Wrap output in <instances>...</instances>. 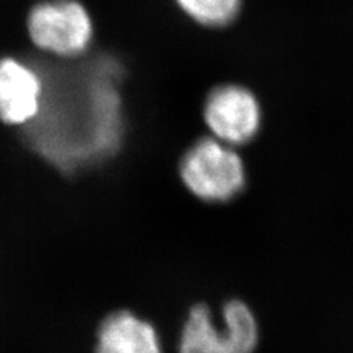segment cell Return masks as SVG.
I'll return each instance as SVG.
<instances>
[{
    "instance_id": "6da1fadb",
    "label": "cell",
    "mask_w": 353,
    "mask_h": 353,
    "mask_svg": "<svg viewBox=\"0 0 353 353\" xmlns=\"http://www.w3.org/2000/svg\"><path fill=\"white\" fill-rule=\"evenodd\" d=\"M184 187L199 201L227 203L245 190L246 165L237 148L202 137L184 152L179 165Z\"/></svg>"
},
{
    "instance_id": "7a4b0ae2",
    "label": "cell",
    "mask_w": 353,
    "mask_h": 353,
    "mask_svg": "<svg viewBox=\"0 0 353 353\" xmlns=\"http://www.w3.org/2000/svg\"><path fill=\"white\" fill-rule=\"evenodd\" d=\"M27 32L41 52L72 59L92 46L94 26L90 12L79 0H41L30 9Z\"/></svg>"
},
{
    "instance_id": "277c9868",
    "label": "cell",
    "mask_w": 353,
    "mask_h": 353,
    "mask_svg": "<svg viewBox=\"0 0 353 353\" xmlns=\"http://www.w3.org/2000/svg\"><path fill=\"white\" fill-rule=\"evenodd\" d=\"M202 114L211 136L233 148L255 140L263 118L258 96L246 85L234 83L212 88Z\"/></svg>"
},
{
    "instance_id": "8992f818",
    "label": "cell",
    "mask_w": 353,
    "mask_h": 353,
    "mask_svg": "<svg viewBox=\"0 0 353 353\" xmlns=\"http://www.w3.org/2000/svg\"><path fill=\"white\" fill-rule=\"evenodd\" d=\"M96 353H162L157 330L128 311L109 315L97 331Z\"/></svg>"
},
{
    "instance_id": "52a82bcc",
    "label": "cell",
    "mask_w": 353,
    "mask_h": 353,
    "mask_svg": "<svg viewBox=\"0 0 353 353\" xmlns=\"http://www.w3.org/2000/svg\"><path fill=\"white\" fill-rule=\"evenodd\" d=\"M181 12L196 24L224 28L237 19L243 0H175Z\"/></svg>"
},
{
    "instance_id": "3957f363",
    "label": "cell",
    "mask_w": 353,
    "mask_h": 353,
    "mask_svg": "<svg viewBox=\"0 0 353 353\" xmlns=\"http://www.w3.org/2000/svg\"><path fill=\"white\" fill-rule=\"evenodd\" d=\"M224 327L218 328L206 305L192 307L181 331L180 353H253L258 346V324L250 307L230 301L223 309Z\"/></svg>"
},
{
    "instance_id": "5b68a950",
    "label": "cell",
    "mask_w": 353,
    "mask_h": 353,
    "mask_svg": "<svg viewBox=\"0 0 353 353\" xmlns=\"http://www.w3.org/2000/svg\"><path fill=\"white\" fill-rule=\"evenodd\" d=\"M43 81L28 63L0 58V121L19 127L34 121L43 106Z\"/></svg>"
}]
</instances>
